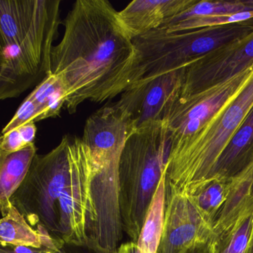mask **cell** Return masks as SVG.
<instances>
[{
    "label": "cell",
    "mask_w": 253,
    "mask_h": 253,
    "mask_svg": "<svg viewBox=\"0 0 253 253\" xmlns=\"http://www.w3.org/2000/svg\"><path fill=\"white\" fill-rule=\"evenodd\" d=\"M118 12L106 0H78L63 21L51 74L66 87L70 114L87 100L102 103L126 87L136 52Z\"/></svg>",
    "instance_id": "obj_1"
},
{
    "label": "cell",
    "mask_w": 253,
    "mask_h": 253,
    "mask_svg": "<svg viewBox=\"0 0 253 253\" xmlns=\"http://www.w3.org/2000/svg\"><path fill=\"white\" fill-rule=\"evenodd\" d=\"M60 0L0 1V98H16L51 74Z\"/></svg>",
    "instance_id": "obj_2"
},
{
    "label": "cell",
    "mask_w": 253,
    "mask_h": 253,
    "mask_svg": "<svg viewBox=\"0 0 253 253\" xmlns=\"http://www.w3.org/2000/svg\"><path fill=\"white\" fill-rule=\"evenodd\" d=\"M253 109V75L244 89L195 134L171 143L166 191L191 195L208 181L226 145Z\"/></svg>",
    "instance_id": "obj_3"
},
{
    "label": "cell",
    "mask_w": 253,
    "mask_h": 253,
    "mask_svg": "<svg viewBox=\"0 0 253 253\" xmlns=\"http://www.w3.org/2000/svg\"><path fill=\"white\" fill-rule=\"evenodd\" d=\"M171 140L164 121L130 134L119 162L120 208L123 229L131 241L140 236L158 184L166 173Z\"/></svg>",
    "instance_id": "obj_4"
},
{
    "label": "cell",
    "mask_w": 253,
    "mask_h": 253,
    "mask_svg": "<svg viewBox=\"0 0 253 253\" xmlns=\"http://www.w3.org/2000/svg\"><path fill=\"white\" fill-rule=\"evenodd\" d=\"M253 32V20L169 33L162 28L132 40L135 59L125 90L181 68ZM124 90V91H125Z\"/></svg>",
    "instance_id": "obj_5"
},
{
    "label": "cell",
    "mask_w": 253,
    "mask_h": 253,
    "mask_svg": "<svg viewBox=\"0 0 253 253\" xmlns=\"http://www.w3.org/2000/svg\"><path fill=\"white\" fill-rule=\"evenodd\" d=\"M81 144V138L64 136L48 153L37 155L24 181L11 198L32 227L41 225L59 240L57 204L75 177Z\"/></svg>",
    "instance_id": "obj_6"
},
{
    "label": "cell",
    "mask_w": 253,
    "mask_h": 253,
    "mask_svg": "<svg viewBox=\"0 0 253 253\" xmlns=\"http://www.w3.org/2000/svg\"><path fill=\"white\" fill-rule=\"evenodd\" d=\"M253 75V64L223 82L186 98H179L164 120L171 144L201 129L244 89Z\"/></svg>",
    "instance_id": "obj_7"
},
{
    "label": "cell",
    "mask_w": 253,
    "mask_h": 253,
    "mask_svg": "<svg viewBox=\"0 0 253 253\" xmlns=\"http://www.w3.org/2000/svg\"><path fill=\"white\" fill-rule=\"evenodd\" d=\"M186 67L125 90L112 106L128 118L134 131L147 124L164 121L180 98Z\"/></svg>",
    "instance_id": "obj_8"
},
{
    "label": "cell",
    "mask_w": 253,
    "mask_h": 253,
    "mask_svg": "<svg viewBox=\"0 0 253 253\" xmlns=\"http://www.w3.org/2000/svg\"><path fill=\"white\" fill-rule=\"evenodd\" d=\"M253 64V32L207 53L186 67L180 98L223 82Z\"/></svg>",
    "instance_id": "obj_9"
},
{
    "label": "cell",
    "mask_w": 253,
    "mask_h": 253,
    "mask_svg": "<svg viewBox=\"0 0 253 253\" xmlns=\"http://www.w3.org/2000/svg\"><path fill=\"white\" fill-rule=\"evenodd\" d=\"M134 131L128 118L112 105L99 109L87 119L81 139L91 151L100 174L119 176L121 152Z\"/></svg>",
    "instance_id": "obj_10"
},
{
    "label": "cell",
    "mask_w": 253,
    "mask_h": 253,
    "mask_svg": "<svg viewBox=\"0 0 253 253\" xmlns=\"http://www.w3.org/2000/svg\"><path fill=\"white\" fill-rule=\"evenodd\" d=\"M214 237L212 225L204 218L190 195L166 192L164 230L158 253H180Z\"/></svg>",
    "instance_id": "obj_11"
},
{
    "label": "cell",
    "mask_w": 253,
    "mask_h": 253,
    "mask_svg": "<svg viewBox=\"0 0 253 253\" xmlns=\"http://www.w3.org/2000/svg\"><path fill=\"white\" fill-rule=\"evenodd\" d=\"M199 0H134L118 17L131 40L159 29Z\"/></svg>",
    "instance_id": "obj_12"
},
{
    "label": "cell",
    "mask_w": 253,
    "mask_h": 253,
    "mask_svg": "<svg viewBox=\"0 0 253 253\" xmlns=\"http://www.w3.org/2000/svg\"><path fill=\"white\" fill-rule=\"evenodd\" d=\"M2 212L0 220V244L1 247L15 246L34 248H45L60 253L66 245L64 241L54 238L41 225L34 229L18 210L11 204Z\"/></svg>",
    "instance_id": "obj_13"
},
{
    "label": "cell",
    "mask_w": 253,
    "mask_h": 253,
    "mask_svg": "<svg viewBox=\"0 0 253 253\" xmlns=\"http://www.w3.org/2000/svg\"><path fill=\"white\" fill-rule=\"evenodd\" d=\"M253 208V159L240 172L229 178L226 202L213 226L215 238L227 232Z\"/></svg>",
    "instance_id": "obj_14"
},
{
    "label": "cell",
    "mask_w": 253,
    "mask_h": 253,
    "mask_svg": "<svg viewBox=\"0 0 253 253\" xmlns=\"http://www.w3.org/2000/svg\"><path fill=\"white\" fill-rule=\"evenodd\" d=\"M253 159V109L226 145L210 180L231 178L245 168Z\"/></svg>",
    "instance_id": "obj_15"
},
{
    "label": "cell",
    "mask_w": 253,
    "mask_h": 253,
    "mask_svg": "<svg viewBox=\"0 0 253 253\" xmlns=\"http://www.w3.org/2000/svg\"><path fill=\"white\" fill-rule=\"evenodd\" d=\"M37 155L35 143L8 155H0V210L11 206V198L21 186Z\"/></svg>",
    "instance_id": "obj_16"
},
{
    "label": "cell",
    "mask_w": 253,
    "mask_h": 253,
    "mask_svg": "<svg viewBox=\"0 0 253 253\" xmlns=\"http://www.w3.org/2000/svg\"><path fill=\"white\" fill-rule=\"evenodd\" d=\"M166 206V173L163 175L136 241L139 253H158L164 230Z\"/></svg>",
    "instance_id": "obj_17"
},
{
    "label": "cell",
    "mask_w": 253,
    "mask_h": 253,
    "mask_svg": "<svg viewBox=\"0 0 253 253\" xmlns=\"http://www.w3.org/2000/svg\"><path fill=\"white\" fill-rule=\"evenodd\" d=\"M67 91L61 80L55 75H48L28 97L38 109V121L56 118L66 106Z\"/></svg>",
    "instance_id": "obj_18"
},
{
    "label": "cell",
    "mask_w": 253,
    "mask_h": 253,
    "mask_svg": "<svg viewBox=\"0 0 253 253\" xmlns=\"http://www.w3.org/2000/svg\"><path fill=\"white\" fill-rule=\"evenodd\" d=\"M229 183V179H211L189 195L200 212L212 226L226 202Z\"/></svg>",
    "instance_id": "obj_19"
},
{
    "label": "cell",
    "mask_w": 253,
    "mask_h": 253,
    "mask_svg": "<svg viewBox=\"0 0 253 253\" xmlns=\"http://www.w3.org/2000/svg\"><path fill=\"white\" fill-rule=\"evenodd\" d=\"M253 229V208L217 239V253H247Z\"/></svg>",
    "instance_id": "obj_20"
},
{
    "label": "cell",
    "mask_w": 253,
    "mask_h": 253,
    "mask_svg": "<svg viewBox=\"0 0 253 253\" xmlns=\"http://www.w3.org/2000/svg\"><path fill=\"white\" fill-rule=\"evenodd\" d=\"M253 20V11H244L229 15L198 17L182 20L177 23H168L161 28L169 33H179L187 31L196 30L204 28L215 27L226 25L236 24Z\"/></svg>",
    "instance_id": "obj_21"
},
{
    "label": "cell",
    "mask_w": 253,
    "mask_h": 253,
    "mask_svg": "<svg viewBox=\"0 0 253 253\" xmlns=\"http://www.w3.org/2000/svg\"><path fill=\"white\" fill-rule=\"evenodd\" d=\"M38 109L35 103L29 97L19 106L12 119L2 130V134L18 128L28 123L38 122Z\"/></svg>",
    "instance_id": "obj_22"
},
{
    "label": "cell",
    "mask_w": 253,
    "mask_h": 253,
    "mask_svg": "<svg viewBox=\"0 0 253 253\" xmlns=\"http://www.w3.org/2000/svg\"><path fill=\"white\" fill-rule=\"evenodd\" d=\"M27 145L25 143L18 128L2 134L0 140V155H8L21 150Z\"/></svg>",
    "instance_id": "obj_23"
},
{
    "label": "cell",
    "mask_w": 253,
    "mask_h": 253,
    "mask_svg": "<svg viewBox=\"0 0 253 253\" xmlns=\"http://www.w3.org/2000/svg\"><path fill=\"white\" fill-rule=\"evenodd\" d=\"M180 253H217V239L214 237L205 242L194 244Z\"/></svg>",
    "instance_id": "obj_24"
},
{
    "label": "cell",
    "mask_w": 253,
    "mask_h": 253,
    "mask_svg": "<svg viewBox=\"0 0 253 253\" xmlns=\"http://www.w3.org/2000/svg\"><path fill=\"white\" fill-rule=\"evenodd\" d=\"M60 253H120L116 251H108L104 249L97 247H75V246L66 245L60 250Z\"/></svg>",
    "instance_id": "obj_25"
},
{
    "label": "cell",
    "mask_w": 253,
    "mask_h": 253,
    "mask_svg": "<svg viewBox=\"0 0 253 253\" xmlns=\"http://www.w3.org/2000/svg\"><path fill=\"white\" fill-rule=\"evenodd\" d=\"M0 253H56L52 250L45 248H34L29 247H15V246H5L1 247Z\"/></svg>",
    "instance_id": "obj_26"
},
{
    "label": "cell",
    "mask_w": 253,
    "mask_h": 253,
    "mask_svg": "<svg viewBox=\"0 0 253 253\" xmlns=\"http://www.w3.org/2000/svg\"><path fill=\"white\" fill-rule=\"evenodd\" d=\"M19 131L26 145L35 143L37 134V127L35 122L28 123L19 127Z\"/></svg>",
    "instance_id": "obj_27"
},
{
    "label": "cell",
    "mask_w": 253,
    "mask_h": 253,
    "mask_svg": "<svg viewBox=\"0 0 253 253\" xmlns=\"http://www.w3.org/2000/svg\"><path fill=\"white\" fill-rule=\"evenodd\" d=\"M118 250L120 253H139L137 244L131 241L121 244Z\"/></svg>",
    "instance_id": "obj_28"
},
{
    "label": "cell",
    "mask_w": 253,
    "mask_h": 253,
    "mask_svg": "<svg viewBox=\"0 0 253 253\" xmlns=\"http://www.w3.org/2000/svg\"><path fill=\"white\" fill-rule=\"evenodd\" d=\"M247 253H253V229Z\"/></svg>",
    "instance_id": "obj_29"
}]
</instances>
